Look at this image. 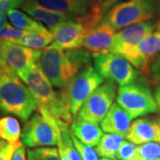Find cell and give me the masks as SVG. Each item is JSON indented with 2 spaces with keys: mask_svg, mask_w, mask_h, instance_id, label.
Segmentation results:
<instances>
[{
  "mask_svg": "<svg viewBox=\"0 0 160 160\" xmlns=\"http://www.w3.org/2000/svg\"><path fill=\"white\" fill-rule=\"evenodd\" d=\"M104 78L92 66H87L72 77L60 92L73 116L78 115L86 99L101 86Z\"/></svg>",
  "mask_w": 160,
  "mask_h": 160,
  "instance_id": "cell-4",
  "label": "cell"
},
{
  "mask_svg": "<svg viewBox=\"0 0 160 160\" xmlns=\"http://www.w3.org/2000/svg\"><path fill=\"white\" fill-rule=\"evenodd\" d=\"M132 118L118 103H113L101 122L102 130L109 133H118L126 135L128 128L131 126Z\"/></svg>",
  "mask_w": 160,
  "mask_h": 160,
  "instance_id": "cell-16",
  "label": "cell"
},
{
  "mask_svg": "<svg viewBox=\"0 0 160 160\" xmlns=\"http://www.w3.org/2000/svg\"><path fill=\"white\" fill-rule=\"evenodd\" d=\"M94 69L103 78L113 81L120 86L135 82L139 71L126 59L115 53H93Z\"/></svg>",
  "mask_w": 160,
  "mask_h": 160,
  "instance_id": "cell-8",
  "label": "cell"
},
{
  "mask_svg": "<svg viewBox=\"0 0 160 160\" xmlns=\"http://www.w3.org/2000/svg\"><path fill=\"white\" fill-rule=\"evenodd\" d=\"M22 145V142L18 141L15 142H6L0 148V160H11L14 151Z\"/></svg>",
  "mask_w": 160,
  "mask_h": 160,
  "instance_id": "cell-31",
  "label": "cell"
},
{
  "mask_svg": "<svg viewBox=\"0 0 160 160\" xmlns=\"http://www.w3.org/2000/svg\"><path fill=\"white\" fill-rule=\"evenodd\" d=\"M38 65L51 84L62 88L80 70V67L70 60L66 52L46 46L41 52Z\"/></svg>",
  "mask_w": 160,
  "mask_h": 160,
  "instance_id": "cell-6",
  "label": "cell"
},
{
  "mask_svg": "<svg viewBox=\"0 0 160 160\" xmlns=\"http://www.w3.org/2000/svg\"><path fill=\"white\" fill-rule=\"evenodd\" d=\"M129 160H144V159H143L142 158H141L139 155H137L136 153H135V154L133 155V156H132Z\"/></svg>",
  "mask_w": 160,
  "mask_h": 160,
  "instance_id": "cell-39",
  "label": "cell"
},
{
  "mask_svg": "<svg viewBox=\"0 0 160 160\" xmlns=\"http://www.w3.org/2000/svg\"><path fill=\"white\" fill-rule=\"evenodd\" d=\"M8 26H11V25L8 23V21H7V14L6 12H0V29L6 28Z\"/></svg>",
  "mask_w": 160,
  "mask_h": 160,
  "instance_id": "cell-37",
  "label": "cell"
},
{
  "mask_svg": "<svg viewBox=\"0 0 160 160\" xmlns=\"http://www.w3.org/2000/svg\"><path fill=\"white\" fill-rule=\"evenodd\" d=\"M157 24L153 20H149L126 27L119 32L115 33L109 52L126 59L134 68L141 69L142 73L148 75L150 64L140 54L137 47L142 40L153 33L157 29Z\"/></svg>",
  "mask_w": 160,
  "mask_h": 160,
  "instance_id": "cell-2",
  "label": "cell"
},
{
  "mask_svg": "<svg viewBox=\"0 0 160 160\" xmlns=\"http://www.w3.org/2000/svg\"><path fill=\"white\" fill-rule=\"evenodd\" d=\"M135 153L144 160H155L160 158V144L156 142L137 145Z\"/></svg>",
  "mask_w": 160,
  "mask_h": 160,
  "instance_id": "cell-27",
  "label": "cell"
},
{
  "mask_svg": "<svg viewBox=\"0 0 160 160\" xmlns=\"http://www.w3.org/2000/svg\"><path fill=\"white\" fill-rule=\"evenodd\" d=\"M28 33H29V31L17 29L12 26H8L6 28L0 29V40L13 42L15 40L22 38L23 36L27 35Z\"/></svg>",
  "mask_w": 160,
  "mask_h": 160,
  "instance_id": "cell-29",
  "label": "cell"
},
{
  "mask_svg": "<svg viewBox=\"0 0 160 160\" xmlns=\"http://www.w3.org/2000/svg\"><path fill=\"white\" fill-rule=\"evenodd\" d=\"M76 6L80 15H83L87 12L90 6V0H70Z\"/></svg>",
  "mask_w": 160,
  "mask_h": 160,
  "instance_id": "cell-34",
  "label": "cell"
},
{
  "mask_svg": "<svg viewBox=\"0 0 160 160\" xmlns=\"http://www.w3.org/2000/svg\"><path fill=\"white\" fill-rule=\"evenodd\" d=\"M58 144L62 145L69 160H82L78 150L75 147L72 138L70 135L69 126L59 127V142Z\"/></svg>",
  "mask_w": 160,
  "mask_h": 160,
  "instance_id": "cell-23",
  "label": "cell"
},
{
  "mask_svg": "<svg viewBox=\"0 0 160 160\" xmlns=\"http://www.w3.org/2000/svg\"><path fill=\"white\" fill-rule=\"evenodd\" d=\"M70 132L81 142L90 147H95L103 134L97 124L78 118L72 122Z\"/></svg>",
  "mask_w": 160,
  "mask_h": 160,
  "instance_id": "cell-17",
  "label": "cell"
},
{
  "mask_svg": "<svg viewBox=\"0 0 160 160\" xmlns=\"http://www.w3.org/2000/svg\"><path fill=\"white\" fill-rule=\"evenodd\" d=\"M99 160H118V159H115V158H100Z\"/></svg>",
  "mask_w": 160,
  "mask_h": 160,
  "instance_id": "cell-44",
  "label": "cell"
},
{
  "mask_svg": "<svg viewBox=\"0 0 160 160\" xmlns=\"http://www.w3.org/2000/svg\"><path fill=\"white\" fill-rule=\"evenodd\" d=\"M10 72H13V71L9 69V67L7 66V64L6 63V61L4 59V55H3V52H2L1 43H0V74H2V73H10Z\"/></svg>",
  "mask_w": 160,
  "mask_h": 160,
  "instance_id": "cell-36",
  "label": "cell"
},
{
  "mask_svg": "<svg viewBox=\"0 0 160 160\" xmlns=\"http://www.w3.org/2000/svg\"><path fill=\"white\" fill-rule=\"evenodd\" d=\"M28 160H61L59 149L53 147L29 149L27 151Z\"/></svg>",
  "mask_w": 160,
  "mask_h": 160,
  "instance_id": "cell-26",
  "label": "cell"
},
{
  "mask_svg": "<svg viewBox=\"0 0 160 160\" xmlns=\"http://www.w3.org/2000/svg\"><path fill=\"white\" fill-rule=\"evenodd\" d=\"M158 134V118H143L133 121L126 132L125 137L135 145L156 142Z\"/></svg>",
  "mask_w": 160,
  "mask_h": 160,
  "instance_id": "cell-14",
  "label": "cell"
},
{
  "mask_svg": "<svg viewBox=\"0 0 160 160\" xmlns=\"http://www.w3.org/2000/svg\"><path fill=\"white\" fill-rule=\"evenodd\" d=\"M101 1H102V0H90V2H91V3H93V4H96V3H97V4H100Z\"/></svg>",
  "mask_w": 160,
  "mask_h": 160,
  "instance_id": "cell-43",
  "label": "cell"
},
{
  "mask_svg": "<svg viewBox=\"0 0 160 160\" xmlns=\"http://www.w3.org/2000/svg\"><path fill=\"white\" fill-rule=\"evenodd\" d=\"M27 0H0V12H6L12 9L22 7Z\"/></svg>",
  "mask_w": 160,
  "mask_h": 160,
  "instance_id": "cell-32",
  "label": "cell"
},
{
  "mask_svg": "<svg viewBox=\"0 0 160 160\" xmlns=\"http://www.w3.org/2000/svg\"><path fill=\"white\" fill-rule=\"evenodd\" d=\"M158 4H159V6H160V0H158ZM157 31H160V19H159V22H158L157 24Z\"/></svg>",
  "mask_w": 160,
  "mask_h": 160,
  "instance_id": "cell-41",
  "label": "cell"
},
{
  "mask_svg": "<svg viewBox=\"0 0 160 160\" xmlns=\"http://www.w3.org/2000/svg\"><path fill=\"white\" fill-rule=\"evenodd\" d=\"M43 6L53 11L62 12L76 17L79 16V12L70 0H38Z\"/></svg>",
  "mask_w": 160,
  "mask_h": 160,
  "instance_id": "cell-24",
  "label": "cell"
},
{
  "mask_svg": "<svg viewBox=\"0 0 160 160\" xmlns=\"http://www.w3.org/2000/svg\"><path fill=\"white\" fill-rule=\"evenodd\" d=\"M115 33L116 31L108 24L100 22L86 35L83 47L93 53H109Z\"/></svg>",
  "mask_w": 160,
  "mask_h": 160,
  "instance_id": "cell-13",
  "label": "cell"
},
{
  "mask_svg": "<svg viewBox=\"0 0 160 160\" xmlns=\"http://www.w3.org/2000/svg\"><path fill=\"white\" fill-rule=\"evenodd\" d=\"M148 75L150 76V80L154 87L153 95L160 113V53L157 54L152 59L149 65V71Z\"/></svg>",
  "mask_w": 160,
  "mask_h": 160,
  "instance_id": "cell-25",
  "label": "cell"
},
{
  "mask_svg": "<svg viewBox=\"0 0 160 160\" xmlns=\"http://www.w3.org/2000/svg\"><path fill=\"white\" fill-rule=\"evenodd\" d=\"M7 17L9 18L11 23L13 27L17 29L26 30L29 32H39L47 30L45 26L41 23L29 17L27 14L23 13L22 12L17 9H12L7 12Z\"/></svg>",
  "mask_w": 160,
  "mask_h": 160,
  "instance_id": "cell-19",
  "label": "cell"
},
{
  "mask_svg": "<svg viewBox=\"0 0 160 160\" xmlns=\"http://www.w3.org/2000/svg\"><path fill=\"white\" fill-rule=\"evenodd\" d=\"M38 105L27 86L15 72L0 74V110L28 121Z\"/></svg>",
  "mask_w": 160,
  "mask_h": 160,
  "instance_id": "cell-1",
  "label": "cell"
},
{
  "mask_svg": "<svg viewBox=\"0 0 160 160\" xmlns=\"http://www.w3.org/2000/svg\"><path fill=\"white\" fill-rule=\"evenodd\" d=\"M158 12V0H126L110 8L101 22L117 31L133 24L152 20Z\"/></svg>",
  "mask_w": 160,
  "mask_h": 160,
  "instance_id": "cell-3",
  "label": "cell"
},
{
  "mask_svg": "<svg viewBox=\"0 0 160 160\" xmlns=\"http://www.w3.org/2000/svg\"><path fill=\"white\" fill-rule=\"evenodd\" d=\"M138 52L147 62H151L152 59L160 52V31L153 32L138 45Z\"/></svg>",
  "mask_w": 160,
  "mask_h": 160,
  "instance_id": "cell-22",
  "label": "cell"
},
{
  "mask_svg": "<svg viewBox=\"0 0 160 160\" xmlns=\"http://www.w3.org/2000/svg\"><path fill=\"white\" fill-rule=\"evenodd\" d=\"M21 135V126L15 118L6 116L0 118V139L7 142H15Z\"/></svg>",
  "mask_w": 160,
  "mask_h": 160,
  "instance_id": "cell-21",
  "label": "cell"
},
{
  "mask_svg": "<svg viewBox=\"0 0 160 160\" xmlns=\"http://www.w3.org/2000/svg\"><path fill=\"white\" fill-rule=\"evenodd\" d=\"M117 103L132 118L158 111L154 95L149 87L141 83H132L118 88Z\"/></svg>",
  "mask_w": 160,
  "mask_h": 160,
  "instance_id": "cell-7",
  "label": "cell"
},
{
  "mask_svg": "<svg viewBox=\"0 0 160 160\" xmlns=\"http://www.w3.org/2000/svg\"><path fill=\"white\" fill-rule=\"evenodd\" d=\"M70 135L72 138V141L74 143L75 147L78 150L80 156L82 158V160H99V156L95 149H93L90 146L85 145L84 143H82L80 141H78L74 135L70 132Z\"/></svg>",
  "mask_w": 160,
  "mask_h": 160,
  "instance_id": "cell-28",
  "label": "cell"
},
{
  "mask_svg": "<svg viewBox=\"0 0 160 160\" xmlns=\"http://www.w3.org/2000/svg\"><path fill=\"white\" fill-rule=\"evenodd\" d=\"M6 143V142H5V141H4V140H2V139H0V148H1L2 146H4Z\"/></svg>",
  "mask_w": 160,
  "mask_h": 160,
  "instance_id": "cell-42",
  "label": "cell"
},
{
  "mask_svg": "<svg viewBox=\"0 0 160 160\" xmlns=\"http://www.w3.org/2000/svg\"><path fill=\"white\" fill-rule=\"evenodd\" d=\"M59 145V153H60V158H61V160H69L67 155L65 153V150L62 147V145L58 144Z\"/></svg>",
  "mask_w": 160,
  "mask_h": 160,
  "instance_id": "cell-38",
  "label": "cell"
},
{
  "mask_svg": "<svg viewBox=\"0 0 160 160\" xmlns=\"http://www.w3.org/2000/svg\"><path fill=\"white\" fill-rule=\"evenodd\" d=\"M155 160H160V158H158V159H155Z\"/></svg>",
  "mask_w": 160,
  "mask_h": 160,
  "instance_id": "cell-45",
  "label": "cell"
},
{
  "mask_svg": "<svg viewBox=\"0 0 160 160\" xmlns=\"http://www.w3.org/2000/svg\"><path fill=\"white\" fill-rule=\"evenodd\" d=\"M11 160H26V150L23 145H21L14 151Z\"/></svg>",
  "mask_w": 160,
  "mask_h": 160,
  "instance_id": "cell-35",
  "label": "cell"
},
{
  "mask_svg": "<svg viewBox=\"0 0 160 160\" xmlns=\"http://www.w3.org/2000/svg\"><path fill=\"white\" fill-rule=\"evenodd\" d=\"M4 59L9 69L18 74L38 62L41 50L21 46L11 41L0 40Z\"/></svg>",
  "mask_w": 160,
  "mask_h": 160,
  "instance_id": "cell-12",
  "label": "cell"
},
{
  "mask_svg": "<svg viewBox=\"0 0 160 160\" xmlns=\"http://www.w3.org/2000/svg\"><path fill=\"white\" fill-rule=\"evenodd\" d=\"M158 140H157V142L160 144V119L158 118Z\"/></svg>",
  "mask_w": 160,
  "mask_h": 160,
  "instance_id": "cell-40",
  "label": "cell"
},
{
  "mask_svg": "<svg viewBox=\"0 0 160 160\" xmlns=\"http://www.w3.org/2000/svg\"><path fill=\"white\" fill-rule=\"evenodd\" d=\"M17 75L29 88L38 108L49 109L57 101L59 92L53 90L51 82L38 64L34 63Z\"/></svg>",
  "mask_w": 160,
  "mask_h": 160,
  "instance_id": "cell-10",
  "label": "cell"
},
{
  "mask_svg": "<svg viewBox=\"0 0 160 160\" xmlns=\"http://www.w3.org/2000/svg\"><path fill=\"white\" fill-rule=\"evenodd\" d=\"M136 145L130 142L129 141H124L121 144L119 149L116 153L118 160H129L133 155L135 154Z\"/></svg>",
  "mask_w": 160,
  "mask_h": 160,
  "instance_id": "cell-30",
  "label": "cell"
},
{
  "mask_svg": "<svg viewBox=\"0 0 160 160\" xmlns=\"http://www.w3.org/2000/svg\"><path fill=\"white\" fill-rule=\"evenodd\" d=\"M22 8L30 16L47 25L49 29H53L58 24L73 18L68 13L48 9L37 0H27Z\"/></svg>",
  "mask_w": 160,
  "mask_h": 160,
  "instance_id": "cell-15",
  "label": "cell"
},
{
  "mask_svg": "<svg viewBox=\"0 0 160 160\" xmlns=\"http://www.w3.org/2000/svg\"><path fill=\"white\" fill-rule=\"evenodd\" d=\"M125 136L118 133H105L102 134L100 142L95 146L98 156L102 158H115L116 153L119 149L124 142Z\"/></svg>",
  "mask_w": 160,
  "mask_h": 160,
  "instance_id": "cell-18",
  "label": "cell"
},
{
  "mask_svg": "<svg viewBox=\"0 0 160 160\" xmlns=\"http://www.w3.org/2000/svg\"><path fill=\"white\" fill-rule=\"evenodd\" d=\"M126 0H102L100 3V12L102 16H104V14L109 11L110 8H112L116 5L125 2Z\"/></svg>",
  "mask_w": 160,
  "mask_h": 160,
  "instance_id": "cell-33",
  "label": "cell"
},
{
  "mask_svg": "<svg viewBox=\"0 0 160 160\" xmlns=\"http://www.w3.org/2000/svg\"><path fill=\"white\" fill-rule=\"evenodd\" d=\"M38 112L27 121L22 132V142L29 148L56 146L59 142V126L45 109L38 108Z\"/></svg>",
  "mask_w": 160,
  "mask_h": 160,
  "instance_id": "cell-5",
  "label": "cell"
},
{
  "mask_svg": "<svg viewBox=\"0 0 160 160\" xmlns=\"http://www.w3.org/2000/svg\"><path fill=\"white\" fill-rule=\"evenodd\" d=\"M116 91L117 86L113 81L102 84L86 99L77 118L97 125L101 123L114 102Z\"/></svg>",
  "mask_w": 160,
  "mask_h": 160,
  "instance_id": "cell-9",
  "label": "cell"
},
{
  "mask_svg": "<svg viewBox=\"0 0 160 160\" xmlns=\"http://www.w3.org/2000/svg\"><path fill=\"white\" fill-rule=\"evenodd\" d=\"M52 41H53V35L51 32V30L47 29L46 31L29 32L27 35L13 41L12 43L26 46V47H29V48L40 50V49L46 48Z\"/></svg>",
  "mask_w": 160,
  "mask_h": 160,
  "instance_id": "cell-20",
  "label": "cell"
},
{
  "mask_svg": "<svg viewBox=\"0 0 160 160\" xmlns=\"http://www.w3.org/2000/svg\"><path fill=\"white\" fill-rule=\"evenodd\" d=\"M50 30L53 35V41L49 46L62 51L80 49L86 35L90 32L82 23L70 19Z\"/></svg>",
  "mask_w": 160,
  "mask_h": 160,
  "instance_id": "cell-11",
  "label": "cell"
}]
</instances>
